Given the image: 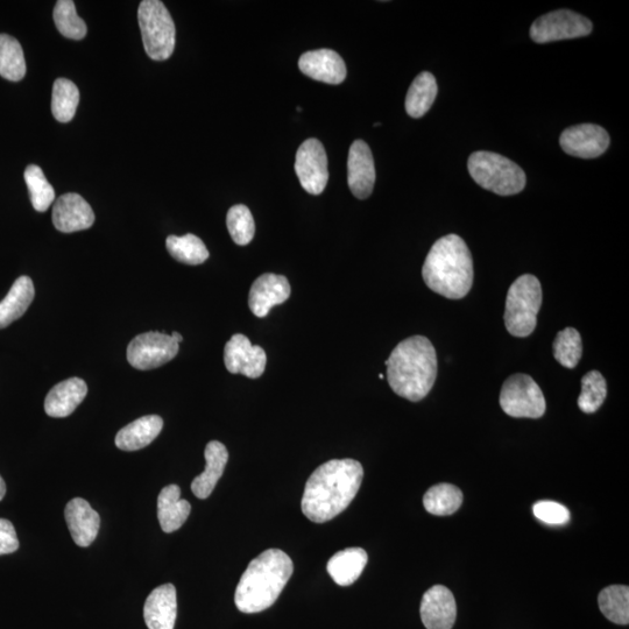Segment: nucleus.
Returning a JSON list of instances; mask_svg holds the SVG:
<instances>
[{
    "mask_svg": "<svg viewBox=\"0 0 629 629\" xmlns=\"http://www.w3.org/2000/svg\"><path fill=\"white\" fill-rule=\"evenodd\" d=\"M88 386L80 378H70L54 386L45 400V412L51 418H67L87 397Z\"/></svg>",
    "mask_w": 629,
    "mask_h": 629,
    "instance_id": "nucleus-21",
    "label": "nucleus"
},
{
    "mask_svg": "<svg viewBox=\"0 0 629 629\" xmlns=\"http://www.w3.org/2000/svg\"><path fill=\"white\" fill-rule=\"evenodd\" d=\"M592 23L588 18L570 10H558L544 14L535 20L530 28V38L536 44L577 39L592 32Z\"/></svg>",
    "mask_w": 629,
    "mask_h": 629,
    "instance_id": "nucleus-9",
    "label": "nucleus"
},
{
    "mask_svg": "<svg viewBox=\"0 0 629 629\" xmlns=\"http://www.w3.org/2000/svg\"><path fill=\"white\" fill-rule=\"evenodd\" d=\"M553 349L558 363L567 369H575L582 358V337L574 328L564 329L558 332Z\"/></svg>",
    "mask_w": 629,
    "mask_h": 629,
    "instance_id": "nucleus-35",
    "label": "nucleus"
},
{
    "mask_svg": "<svg viewBox=\"0 0 629 629\" xmlns=\"http://www.w3.org/2000/svg\"><path fill=\"white\" fill-rule=\"evenodd\" d=\"M303 74L318 82L341 84L346 79V66L341 55L331 49L303 54L299 61Z\"/></svg>",
    "mask_w": 629,
    "mask_h": 629,
    "instance_id": "nucleus-18",
    "label": "nucleus"
},
{
    "mask_svg": "<svg viewBox=\"0 0 629 629\" xmlns=\"http://www.w3.org/2000/svg\"><path fill=\"white\" fill-rule=\"evenodd\" d=\"M369 557L362 548L338 551L328 562L327 570L339 586H349L357 581L366 567Z\"/></svg>",
    "mask_w": 629,
    "mask_h": 629,
    "instance_id": "nucleus-25",
    "label": "nucleus"
},
{
    "mask_svg": "<svg viewBox=\"0 0 629 629\" xmlns=\"http://www.w3.org/2000/svg\"><path fill=\"white\" fill-rule=\"evenodd\" d=\"M19 540L11 521L0 519V555L16 553Z\"/></svg>",
    "mask_w": 629,
    "mask_h": 629,
    "instance_id": "nucleus-39",
    "label": "nucleus"
},
{
    "mask_svg": "<svg viewBox=\"0 0 629 629\" xmlns=\"http://www.w3.org/2000/svg\"><path fill=\"white\" fill-rule=\"evenodd\" d=\"M24 176L33 208L39 212L47 211L55 201V192L44 172L39 166L31 165Z\"/></svg>",
    "mask_w": 629,
    "mask_h": 629,
    "instance_id": "nucleus-33",
    "label": "nucleus"
},
{
    "mask_svg": "<svg viewBox=\"0 0 629 629\" xmlns=\"http://www.w3.org/2000/svg\"><path fill=\"white\" fill-rule=\"evenodd\" d=\"M166 246L169 254L182 264L201 265L209 258L207 246L192 233L182 237L169 236L166 240Z\"/></svg>",
    "mask_w": 629,
    "mask_h": 629,
    "instance_id": "nucleus-31",
    "label": "nucleus"
},
{
    "mask_svg": "<svg viewBox=\"0 0 629 629\" xmlns=\"http://www.w3.org/2000/svg\"><path fill=\"white\" fill-rule=\"evenodd\" d=\"M599 609L604 616L618 625L629 623V589L626 585H611L600 592Z\"/></svg>",
    "mask_w": 629,
    "mask_h": 629,
    "instance_id": "nucleus-30",
    "label": "nucleus"
},
{
    "mask_svg": "<svg viewBox=\"0 0 629 629\" xmlns=\"http://www.w3.org/2000/svg\"><path fill=\"white\" fill-rule=\"evenodd\" d=\"M607 397L606 380L602 373L591 371L582 379V392L578 398V407L586 414H593L604 404Z\"/></svg>",
    "mask_w": 629,
    "mask_h": 629,
    "instance_id": "nucleus-36",
    "label": "nucleus"
},
{
    "mask_svg": "<svg viewBox=\"0 0 629 629\" xmlns=\"http://www.w3.org/2000/svg\"><path fill=\"white\" fill-rule=\"evenodd\" d=\"M80 103V91L76 84L67 79H58L54 83L52 96L53 116L60 123L73 120Z\"/></svg>",
    "mask_w": 629,
    "mask_h": 629,
    "instance_id": "nucleus-32",
    "label": "nucleus"
},
{
    "mask_svg": "<svg viewBox=\"0 0 629 629\" xmlns=\"http://www.w3.org/2000/svg\"><path fill=\"white\" fill-rule=\"evenodd\" d=\"M294 571L284 551L268 549L249 564L237 586L235 603L240 612H263L277 602Z\"/></svg>",
    "mask_w": 629,
    "mask_h": 629,
    "instance_id": "nucleus-3",
    "label": "nucleus"
},
{
    "mask_svg": "<svg viewBox=\"0 0 629 629\" xmlns=\"http://www.w3.org/2000/svg\"><path fill=\"white\" fill-rule=\"evenodd\" d=\"M95 214L90 204L79 194L62 195L53 207V223L63 233H73L91 228Z\"/></svg>",
    "mask_w": 629,
    "mask_h": 629,
    "instance_id": "nucleus-17",
    "label": "nucleus"
},
{
    "mask_svg": "<svg viewBox=\"0 0 629 629\" xmlns=\"http://www.w3.org/2000/svg\"><path fill=\"white\" fill-rule=\"evenodd\" d=\"M26 75L23 47L11 35L0 34V76L7 81L19 82Z\"/></svg>",
    "mask_w": 629,
    "mask_h": 629,
    "instance_id": "nucleus-28",
    "label": "nucleus"
},
{
    "mask_svg": "<svg viewBox=\"0 0 629 629\" xmlns=\"http://www.w3.org/2000/svg\"><path fill=\"white\" fill-rule=\"evenodd\" d=\"M420 613L427 629H451L457 618L455 597L445 586L435 585L424 593Z\"/></svg>",
    "mask_w": 629,
    "mask_h": 629,
    "instance_id": "nucleus-15",
    "label": "nucleus"
},
{
    "mask_svg": "<svg viewBox=\"0 0 629 629\" xmlns=\"http://www.w3.org/2000/svg\"><path fill=\"white\" fill-rule=\"evenodd\" d=\"M224 363L226 370L232 374L257 379L265 372L267 356L261 346L252 345L245 335L237 334L225 345Z\"/></svg>",
    "mask_w": 629,
    "mask_h": 629,
    "instance_id": "nucleus-12",
    "label": "nucleus"
},
{
    "mask_svg": "<svg viewBox=\"0 0 629 629\" xmlns=\"http://www.w3.org/2000/svg\"><path fill=\"white\" fill-rule=\"evenodd\" d=\"M610 136L602 126L582 124L569 127L561 134L562 150L572 157L595 159L610 146Z\"/></svg>",
    "mask_w": 629,
    "mask_h": 629,
    "instance_id": "nucleus-13",
    "label": "nucleus"
},
{
    "mask_svg": "<svg viewBox=\"0 0 629 629\" xmlns=\"http://www.w3.org/2000/svg\"><path fill=\"white\" fill-rule=\"evenodd\" d=\"M179 353V344L171 335L151 331L132 339L127 360L134 369L148 371L171 362Z\"/></svg>",
    "mask_w": 629,
    "mask_h": 629,
    "instance_id": "nucleus-10",
    "label": "nucleus"
},
{
    "mask_svg": "<svg viewBox=\"0 0 629 629\" xmlns=\"http://www.w3.org/2000/svg\"><path fill=\"white\" fill-rule=\"evenodd\" d=\"M292 288L284 275L266 273L253 282L249 295L251 312L259 318L270 314L275 306L282 305L291 296Z\"/></svg>",
    "mask_w": 629,
    "mask_h": 629,
    "instance_id": "nucleus-14",
    "label": "nucleus"
},
{
    "mask_svg": "<svg viewBox=\"0 0 629 629\" xmlns=\"http://www.w3.org/2000/svg\"><path fill=\"white\" fill-rule=\"evenodd\" d=\"M70 534L77 546L87 548L93 544L101 526L100 515L82 498L70 500L65 511Z\"/></svg>",
    "mask_w": 629,
    "mask_h": 629,
    "instance_id": "nucleus-19",
    "label": "nucleus"
},
{
    "mask_svg": "<svg viewBox=\"0 0 629 629\" xmlns=\"http://www.w3.org/2000/svg\"><path fill=\"white\" fill-rule=\"evenodd\" d=\"M6 494V485L4 479L0 477V501H2Z\"/></svg>",
    "mask_w": 629,
    "mask_h": 629,
    "instance_id": "nucleus-40",
    "label": "nucleus"
},
{
    "mask_svg": "<svg viewBox=\"0 0 629 629\" xmlns=\"http://www.w3.org/2000/svg\"><path fill=\"white\" fill-rule=\"evenodd\" d=\"M295 172L307 193L321 195L329 181L328 158L320 140L308 139L295 159Z\"/></svg>",
    "mask_w": 629,
    "mask_h": 629,
    "instance_id": "nucleus-11",
    "label": "nucleus"
},
{
    "mask_svg": "<svg viewBox=\"0 0 629 629\" xmlns=\"http://www.w3.org/2000/svg\"><path fill=\"white\" fill-rule=\"evenodd\" d=\"M438 93L435 76L428 72L421 73L408 90L406 111L412 118H421L433 106Z\"/></svg>",
    "mask_w": 629,
    "mask_h": 629,
    "instance_id": "nucleus-27",
    "label": "nucleus"
},
{
    "mask_svg": "<svg viewBox=\"0 0 629 629\" xmlns=\"http://www.w3.org/2000/svg\"><path fill=\"white\" fill-rule=\"evenodd\" d=\"M178 616V599L173 584H165L152 591L144 606L148 629H174Z\"/></svg>",
    "mask_w": 629,
    "mask_h": 629,
    "instance_id": "nucleus-20",
    "label": "nucleus"
},
{
    "mask_svg": "<svg viewBox=\"0 0 629 629\" xmlns=\"http://www.w3.org/2000/svg\"><path fill=\"white\" fill-rule=\"evenodd\" d=\"M181 490L178 485L166 486L158 498V519L165 533L179 530L189 518L192 506L187 500L180 498Z\"/></svg>",
    "mask_w": 629,
    "mask_h": 629,
    "instance_id": "nucleus-24",
    "label": "nucleus"
},
{
    "mask_svg": "<svg viewBox=\"0 0 629 629\" xmlns=\"http://www.w3.org/2000/svg\"><path fill=\"white\" fill-rule=\"evenodd\" d=\"M468 168L472 179L494 194L517 195L526 187L525 172L515 162L498 153H473Z\"/></svg>",
    "mask_w": 629,
    "mask_h": 629,
    "instance_id": "nucleus-5",
    "label": "nucleus"
},
{
    "mask_svg": "<svg viewBox=\"0 0 629 629\" xmlns=\"http://www.w3.org/2000/svg\"><path fill=\"white\" fill-rule=\"evenodd\" d=\"M206 470L192 483V491L199 499H207L222 478L225 466L229 461V452L225 445L218 441L208 443L206 452Z\"/></svg>",
    "mask_w": 629,
    "mask_h": 629,
    "instance_id": "nucleus-22",
    "label": "nucleus"
},
{
    "mask_svg": "<svg viewBox=\"0 0 629 629\" xmlns=\"http://www.w3.org/2000/svg\"><path fill=\"white\" fill-rule=\"evenodd\" d=\"M162 428H164V420L160 416H143L119 431L116 436L117 448L124 451L146 448L159 436Z\"/></svg>",
    "mask_w": 629,
    "mask_h": 629,
    "instance_id": "nucleus-23",
    "label": "nucleus"
},
{
    "mask_svg": "<svg viewBox=\"0 0 629 629\" xmlns=\"http://www.w3.org/2000/svg\"><path fill=\"white\" fill-rule=\"evenodd\" d=\"M348 183L352 194L359 200L367 199L373 192L376 167L370 147L363 140H356L350 147Z\"/></svg>",
    "mask_w": 629,
    "mask_h": 629,
    "instance_id": "nucleus-16",
    "label": "nucleus"
},
{
    "mask_svg": "<svg viewBox=\"0 0 629 629\" xmlns=\"http://www.w3.org/2000/svg\"><path fill=\"white\" fill-rule=\"evenodd\" d=\"M54 21L63 37L72 40H82L87 35V25L77 14L73 0H59L56 3Z\"/></svg>",
    "mask_w": 629,
    "mask_h": 629,
    "instance_id": "nucleus-34",
    "label": "nucleus"
},
{
    "mask_svg": "<svg viewBox=\"0 0 629 629\" xmlns=\"http://www.w3.org/2000/svg\"><path fill=\"white\" fill-rule=\"evenodd\" d=\"M35 289L33 281L28 277H20L12 285L6 298L0 302V329L9 327L11 323L19 320L34 300Z\"/></svg>",
    "mask_w": 629,
    "mask_h": 629,
    "instance_id": "nucleus-26",
    "label": "nucleus"
},
{
    "mask_svg": "<svg viewBox=\"0 0 629 629\" xmlns=\"http://www.w3.org/2000/svg\"><path fill=\"white\" fill-rule=\"evenodd\" d=\"M542 305V287L534 275L525 274L515 280L507 293L506 329L514 337L532 335Z\"/></svg>",
    "mask_w": 629,
    "mask_h": 629,
    "instance_id": "nucleus-6",
    "label": "nucleus"
},
{
    "mask_svg": "<svg viewBox=\"0 0 629 629\" xmlns=\"http://www.w3.org/2000/svg\"><path fill=\"white\" fill-rule=\"evenodd\" d=\"M503 411L517 419H540L546 413V399L539 385L527 374L508 378L500 393Z\"/></svg>",
    "mask_w": 629,
    "mask_h": 629,
    "instance_id": "nucleus-8",
    "label": "nucleus"
},
{
    "mask_svg": "<svg viewBox=\"0 0 629 629\" xmlns=\"http://www.w3.org/2000/svg\"><path fill=\"white\" fill-rule=\"evenodd\" d=\"M394 393L412 402L427 397L437 377V356L427 337L413 336L397 345L386 362Z\"/></svg>",
    "mask_w": 629,
    "mask_h": 629,
    "instance_id": "nucleus-2",
    "label": "nucleus"
},
{
    "mask_svg": "<svg viewBox=\"0 0 629 629\" xmlns=\"http://www.w3.org/2000/svg\"><path fill=\"white\" fill-rule=\"evenodd\" d=\"M463 504V493L457 486L438 484L424 494L423 505L430 514L445 517L454 514Z\"/></svg>",
    "mask_w": 629,
    "mask_h": 629,
    "instance_id": "nucleus-29",
    "label": "nucleus"
},
{
    "mask_svg": "<svg viewBox=\"0 0 629 629\" xmlns=\"http://www.w3.org/2000/svg\"><path fill=\"white\" fill-rule=\"evenodd\" d=\"M364 469L355 459H332L309 477L302 512L315 524H324L349 507L362 486Z\"/></svg>",
    "mask_w": 629,
    "mask_h": 629,
    "instance_id": "nucleus-1",
    "label": "nucleus"
},
{
    "mask_svg": "<svg viewBox=\"0 0 629 629\" xmlns=\"http://www.w3.org/2000/svg\"><path fill=\"white\" fill-rule=\"evenodd\" d=\"M226 225L233 242L237 245L245 246L252 242L256 233V223L252 212L244 204H237L229 210Z\"/></svg>",
    "mask_w": 629,
    "mask_h": 629,
    "instance_id": "nucleus-37",
    "label": "nucleus"
},
{
    "mask_svg": "<svg viewBox=\"0 0 629 629\" xmlns=\"http://www.w3.org/2000/svg\"><path fill=\"white\" fill-rule=\"evenodd\" d=\"M533 513L537 519L551 526L565 525L570 520L568 508L556 501H537L533 507Z\"/></svg>",
    "mask_w": 629,
    "mask_h": 629,
    "instance_id": "nucleus-38",
    "label": "nucleus"
},
{
    "mask_svg": "<svg viewBox=\"0 0 629 629\" xmlns=\"http://www.w3.org/2000/svg\"><path fill=\"white\" fill-rule=\"evenodd\" d=\"M422 277L431 291L444 298H465L471 291L475 277L468 245L457 235L438 239L424 261Z\"/></svg>",
    "mask_w": 629,
    "mask_h": 629,
    "instance_id": "nucleus-4",
    "label": "nucleus"
},
{
    "mask_svg": "<svg viewBox=\"0 0 629 629\" xmlns=\"http://www.w3.org/2000/svg\"><path fill=\"white\" fill-rule=\"evenodd\" d=\"M138 20L145 52L154 61L171 58L175 48V24L160 0H144L139 5Z\"/></svg>",
    "mask_w": 629,
    "mask_h": 629,
    "instance_id": "nucleus-7",
    "label": "nucleus"
},
{
    "mask_svg": "<svg viewBox=\"0 0 629 629\" xmlns=\"http://www.w3.org/2000/svg\"><path fill=\"white\" fill-rule=\"evenodd\" d=\"M171 336L174 339V341L178 344H180L183 341V337L182 335L179 334V332H173Z\"/></svg>",
    "mask_w": 629,
    "mask_h": 629,
    "instance_id": "nucleus-41",
    "label": "nucleus"
}]
</instances>
